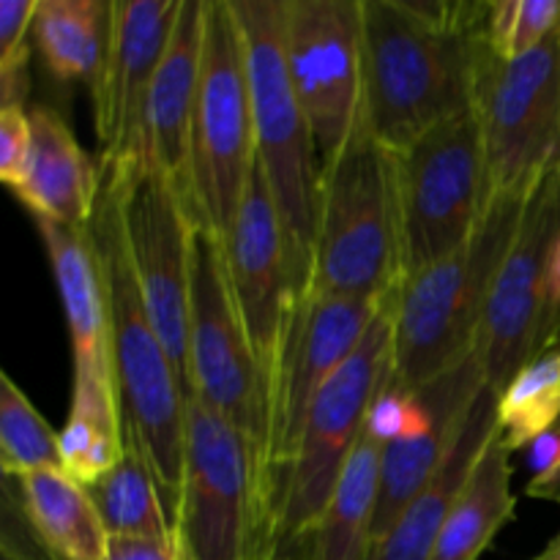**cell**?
<instances>
[{"label": "cell", "instance_id": "4", "mask_svg": "<svg viewBox=\"0 0 560 560\" xmlns=\"http://www.w3.org/2000/svg\"><path fill=\"white\" fill-rule=\"evenodd\" d=\"M399 279L394 159L361 102L348 140L320 167L310 282L328 293L381 301Z\"/></svg>", "mask_w": 560, "mask_h": 560}, {"label": "cell", "instance_id": "17", "mask_svg": "<svg viewBox=\"0 0 560 560\" xmlns=\"http://www.w3.org/2000/svg\"><path fill=\"white\" fill-rule=\"evenodd\" d=\"M222 244L235 306L260 364L268 399L295 288L290 279L288 241L279 211L257 162L233 228L228 230Z\"/></svg>", "mask_w": 560, "mask_h": 560}, {"label": "cell", "instance_id": "36", "mask_svg": "<svg viewBox=\"0 0 560 560\" xmlns=\"http://www.w3.org/2000/svg\"><path fill=\"white\" fill-rule=\"evenodd\" d=\"M528 459H530V481L550 479V476L560 474V424L556 430H550L547 435H541L539 441L528 446Z\"/></svg>", "mask_w": 560, "mask_h": 560}, {"label": "cell", "instance_id": "28", "mask_svg": "<svg viewBox=\"0 0 560 560\" xmlns=\"http://www.w3.org/2000/svg\"><path fill=\"white\" fill-rule=\"evenodd\" d=\"M495 432L509 454L523 452L560 424V350L539 355L498 394Z\"/></svg>", "mask_w": 560, "mask_h": 560}, {"label": "cell", "instance_id": "33", "mask_svg": "<svg viewBox=\"0 0 560 560\" xmlns=\"http://www.w3.org/2000/svg\"><path fill=\"white\" fill-rule=\"evenodd\" d=\"M31 156V113L22 104L0 107V178L11 191L22 184Z\"/></svg>", "mask_w": 560, "mask_h": 560}, {"label": "cell", "instance_id": "9", "mask_svg": "<svg viewBox=\"0 0 560 560\" xmlns=\"http://www.w3.org/2000/svg\"><path fill=\"white\" fill-rule=\"evenodd\" d=\"M405 277L457 252L490 206L485 140L476 109L435 126L392 153ZM399 279V282H402Z\"/></svg>", "mask_w": 560, "mask_h": 560}, {"label": "cell", "instance_id": "14", "mask_svg": "<svg viewBox=\"0 0 560 560\" xmlns=\"http://www.w3.org/2000/svg\"><path fill=\"white\" fill-rule=\"evenodd\" d=\"M560 235V159L528 191L523 222L487 299L476 353L495 394L541 355L547 323V266Z\"/></svg>", "mask_w": 560, "mask_h": 560}, {"label": "cell", "instance_id": "37", "mask_svg": "<svg viewBox=\"0 0 560 560\" xmlns=\"http://www.w3.org/2000/svg\"><path fill=\"white\" fill-rule=\"evenodd\" d=\"M528 498H539V501L556 503L560 506V474L550 476V479H539V481H528Z\"/></svg>", "mask_w": 560, "mask_h": 560}, {"label": "cell", "instance_id": "35", "mask_svg": "<svg viewBox=\"0 0 560 560\" xmlns=\"http://www.w3.org/2000/svg\"><path fill=\"white\" fill-rule=\"evenodd\" d=\"M560 334V235L552 246L550 266H547V323H545V342H541V355L552 348Z\"/></svg>", "mask_w": 560, "mask_h": 560}, {"label": "cell", "instance_id": "39", "mask_svg": "<svg viewBox=\"0 0 560 560\" xmlns=\"http://www.w3.org/2000/svg\"><path fill=\"white\" fill-rule=\"evenodd\" d=\"M271 560H299V558H295L290 550H279V552H273Z\"/></svg>", "mask_w": 560, "mask_h": 560}, {"label": "cell", "instance_id": "5", "mask_svg": "<svg viewBox=\"0 0 560 560\" xmlns=\"http://www.w3.org/2000/svg\"><path fill=\"white\" fill-rule=\"evenodd\" d=\"M246 47L257 164L279 211L293 288L312 279L320 159L284 55V0H233Z\"/></svg>", "mask_w": 560, "mask_h": 560}, {"label": "cell", "instance_id": "19", "mask_svg": "<svg viewBox=\"0 0 560 560\" xmlns=\"http://www.w3.org/2000/svg\"><path fill=\"white\" fill-rule=\"evenodd\" d=\"M206 0H184L145 109V159L189 197L191 120L202 63ZM191 206V202H189Z\"/></svg>", "mask_w": 560, "mask_h": 560}, {"label": "cell", "instance_id": "30", "mask_svg": "<svg viewBox=\"0 0 560 560\" xmlns=\"http://www.w3.org/2000/svg\"><path fill=\"white\" fill-rule=\"evenodd\" d=\"M0 465L5 479L60 468V432L42 419L9 372H0Z\"/></svg>", "mask_w": 560, "mask_h": 560}, {"label": "cell", "instance_id": "16", "mask_svg": "<svg viewBox=\"0 0 560 560\" xmlns=\"http://www.w3.org/2000/svg\"><path fill=\"white\" fill-rule=\"evenodd\" d=\"M109 42L93 82L98 173H124L145 159V109L184 0H109Z\"/></svg>", "mask_w": 560, "mask_h": 560}, {"label": "cell", "instance_id": "13", "mask_svg": "<svg viewBox=\"0 0 560 560\" xmlns=\"http://www.w3.org/2000/svg\"><path fill=\"white\" fill-rule=\"evenodd\" d=\"M102 175L118 180L126 241H129L137 282L153 328L178 370L184 394H189L191 255H195L197 233L189 197L151 162H140L124 173Z\"/></svg>", "mask_w": 560, "mask_h": 560}, {"label": "cell", "instance_id": "32", "mask_svg": "<svg viewBox=\"0 0 560 560\" xmlns=\"http://www.w3.org/2000/svg\"><path fill=\"white\" fill-rule=\"evenodd\" d=\"M38 0H0V107H25L27 36Z\"/></svg>", "mask_w": 560, "mask_h": 560}, {"label": "cell", "instance_id": "21", "mask_svg": "<svg viewBox=\"0 0 560 560\" xmlns=\"http://www.w3.org/2000/svg\"><path fill=\"white\" fill-rule=\"evenodd\" d=\"M498 394L490 386H481L470 402L457 438L448 448L446 459L432 476L430 485L410 501V506L399 514L381 545L375 547L372 560H430L438 545L443 525L452 514L454 503L463 495L487 441L495 432Z\"/></svg>", "mask_w": 560, "mask_h": 560}, {"label": "cell", "instance_id": "29", "mask_svg": "<svg viewBox=\"0 0 560 560\" xmlns=\"http://www.w3.org/2000/svg\"><path fill=\"white\" fill-rule=\"evenodd\" d=\"M124 454L126 438L118 402L71 394L69 421L60 432V468L82 487H93L118 468Z\"/></svg>", "mask_w": 560, "mask_h": 560}, {"label": "cell", "instance_id": "6", "mask_svg": "<svg viewBox=\"0 0 560 560\" xmlns=\"http://www.w3.org/2000/svg\"><path fill=\"white\" fill-rule=\"evenodd\" d=\"M173 534L186 560H271L273 539L252 448L222 413L186 397V446Z\"/></svg>", "mask_w": 560, "mask_h": 560}, {"label": "cell", "instance_id": "3", "mask_svg": "<svg viewBox=\"0 0 560 560\" xmlns=\"http://www.w3.org/2000/svg\"><path fill=\"white\" fill-rule=\"evenodd\" d=\"M528 195H492L476 233L394 293L392 383L419 388L476 353L492 282L523 222Z\"/></svg>", "mask_w": 560, "mask_h": 560}, {"label": "cell", "instance_id": "34", "mask_svg": "<svg viewBox=\"0 0 560 560\" xmlns=\"http://www.w3.org/2000/svg\"><path fill=\"white\" fill-rule=\"evenodd\" d=\"M104 560H186L175 536H109Z\"/></svg>", "mask_w": 560, "mask_h": 560}, {"label": "cell", "instance_id": "27", "mask_svg": "<svg viewBox=\"0 0 560 560\" xmlns=\"http://www.w3.org/2000/svg\"><path fill=\"white\" fill-rule=\"evenodd\" d=\"M88 492L109 536H159V539L175 536L162 490L145 457L131 443H126V454L118 468L88 487Z\"/></svg>", "mask_w": 560, "mask_h": 560}, {"label": "cell", "instance_id": "31", "mask_svg": "<svg viewBox=\"0 0 560 560\" xmlns=\"http://www.w3.org/2000/svg\"><path fill=\"white\" fill-rule=\"evenodd\" d=\"M560 27V0H495L487 14V42L498 58L534 52Z\"/></svg>", "mask_w": 560, "mask_h": 560}, {"label": "cell", "instance_id": "23", "mask_svg": "<svg viewBox=\"0 0 560 560\" xmlns=\"http://www.w3.org/2000/svg\"><path fill=\"white\" fill-rule=\"evenodd\" d=\"M20 481L27 530L52 560H104L109 534L88 487L63 468L36 470Z\"/></svg>", "mask_w": 560, "mask_h": 560}, {"label": "cell", "instance_id": "8", "mask_svg": "<svg viewBox=\"0 0 560 560\" xmlns=\"http://www.w3.org/2000/svg\"><path fill=\"white\" fill-rule=\"evenodd\" d=\"M394 293L383 301L355 353L317 392L306 413L299 452L284 476L277 506V541L282 550L310 539L317 528L350 454L366 432L375 397L392 375Z\"/></svg>", "mask_w": 560, "mask_h": 560}, {"label": "cell", "instance_id": "2", "mask_svg": "<svg viewBox=\"0 0 560 560\" xmlns=\"http://www.w3.org/2000/svg\"><path fill=\"white\" fill-rule=\"evenodd\" d=\"M88 233L107 304L109 359L124 438L145 457L173 517L184 474L186 394L178 370L148 315L126 241L120 186L109 175H102Z\"/></svg>", "mask_w": 560, "mask_h": 560}, {"label": "cell", "instance_id": "7", "mask_svg": "<svg viewBox=\"0 0 560 560\" xmlns=\"http://www.w3.org/2000/svg\"><path fill=\"white\" fill-rule=\"evenodd\" d=\"M255 162V115L238 14L233 0H206L189 162V202L200 228L224 241Z\"/></svg>", "mask_w": 560, "mask_h": 560}, {"label": "cell", "instance_id": "20", "mask_svg": "<svg viewBox=\"0 0 560 560\" xmlns=\"http://www.w3.org/2000/svg\"><path fill=\"white\" fill-rule=\"evenodd\" d=\"M438 410L432 424L424 432L402 438L383 446L381 457V492H377L375 512V547L383 536L392 530L399 514L410 506L416 495L424 490L446 459L459 424L468 413L470 402L485 386V370H481L479 353L468 355L463 364L448 370L446 375L435 377Z\"/></svg>", "mask_w": 560, "mask_h": 560}, {"label": "cell", "instance_id": "1", "mask_svg": "<svg viewBox=\"0 0 560 560\" xmlns=\"http://www.w3.org/2000/svg\"><path fill=\"white\" fill-rule=\"evenodd\" d=\"M490 3L364 0V109L392 153L476 107Z\"/></svg>", "mask_w": 560, "mask_h": 560}, {"label": "cell", "instance_id": "26", "mask_svg": "<svg viewBox=\"0 0 560 560\" xmlns=\"http://www.w3.org/2000/svg\"><path fill=\"white\" fill-rule=\"evenodd\" d=\"M109 11L104 0H38L33 42L49 74L93 88L107 55Z\"/></svg>", "mask_w": 560, "mask_h": 560}, {"label": "cell", "instance_id": "38", "mask_svg": "<svg viewBox=\"0 0 560 560\" xmlns=\"http://www.w3.org/2000/svg\"><path fill=\"white\" fill-rule=\"evenodd\" d=\"M534 560H560V534L545 547V552H541V556H536Z\"/></svg>", "mask_w": 560, "mask_h": 560}, {"label": "cell", "instance_id": "11", "mask_svg": "<svg viewBox=\"0 0 560 560\" xmlns=\"http://www.w3.org/2000/svg\"><path fill=\"white\" fill-rule=\"evenodd\" d=\"M386 299H350L315 288L312 282L295 290L282 348H279L277 372L268 388L266 501L273 534H277L279 495L299 452L306 413L317 392L355 353Z\"/></svg>", "mask_w": 560, "mask_h": 560}, {"label": "cell", "instance_id": "25", "mask_svg": "<svg viewBox=\"0 0 560 560\" xmlns=\"http://www.w3.org/2000/svg\"><path fill=\"white\" fill-rule=\"evenodd\" d=\"M514 509L517 498L512 492V454L498 432H492L430 560H479L492 539L512 523Z\"/></svg>", "mask_w": 560, "mask_h": 560}, {"label": "cell", "instance_id": "18", "mask_svg": "<svg viewBox=\"0 0 560 560\" xmlns=\"http://www.w3.org/2000/svg\"><path fill=\"white\" fill-rule=\"evenodd\" d=\"M33 222L47 246L60 304L69 320L71 350H74V392L71 394L118 402L113 359H109L107 304H104L91 233L88 228H69L49 219H33Z\"/></svg>", "mask_w": 560, "mask_h": 560}, {"label": "cell", "instance_id": "12", "mask_svg": "<svg viewBox=\"0 0 560 560\" xmlns=\"http://www.w3.org/2000/svg\"><path fill=\"white\" fill-rule=\"evenodd\" d=\"M492 195H528L560 159V27L534 52H487L476 88Z\"/></svg>", "mask_w": 560, "mask_h": 560}, {"label": "cell", "instance_id": "10", "mask_svg": "<svg viewBox=\"0 0 560 560\" xmlns=\"http://www.w3.org/2000/svg\"><path fill=\"white\" fill-rule=\"evenodd\" d=\"M189 370V394H197L202 402L222 413L249 443L252 457H255L257 487H260L262 506H266L268 525H271L266 501V381H262L260 364H257L244 320L235 306L222 238L200 224H197L195 255H191Z\"/></svg>", "mask_w": 560, "mask_h": 560}, {"label": "cell", "instance_id": "15", "mask_svg": "<svg viewBox=\"0 0 560 560\" xmlns=\"http://www.w3.org/2000/svg\"><path fill=\"white\" fill-rule=\"evenodd\" d=\"M284 55L323 167L364 102V0H284Z\"/></svg>", "mask_w": 560, "mask_h": 560}, {"label": "cell", "instance_id": "22", "mask_svg": "<svg viewBox=\"0 0 560 560\" xmlns=\"http://www.w3.org/2000/svg\"><path fill=\"white\" fill-rule=\"evenodd\" d=\"M102 175L58 109L31 107V156L14 195L33 219L88 228L96 211Z\"/></svg>", "mask_w": 560, "mask_h": 560}, {"label": "cell", "instance_id": "24", "mask_svg": "<svg viewBox=\"0 0 560 560\" xmlns=\"http://www.w3.org/2000/svg\"><path fill=\"white\" fill-rule=\"evenodd\" d=\"M383 443L364 432L350 454L331 503L312 530L306 560H372Z\"/></svg>", "mask_w": 560, "mask_h": 560}]
</instances>
